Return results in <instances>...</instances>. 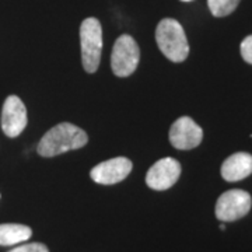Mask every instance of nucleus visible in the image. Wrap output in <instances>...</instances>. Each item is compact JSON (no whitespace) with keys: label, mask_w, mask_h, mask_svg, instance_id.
I'll return each mask as SVG.
<instances>
[{"label":"nucleus","mask_w":252,"mask_h":252,"mask_svg":"<svg viewBox=\"0 0 252 252\" xmlns=\"http://www.w3.org/2000/svg\"><path fill=\"white\" fill-rule=\"evenodd\" d=\"M87 142L89 136L83 129L69 122H62L42 136L36 152L42 157H55L70 150L81 149Z\"/></svg>","instance_id":"obj_1"},{"label":"nucleus","mask_w":252,"mask_h":252,"mask_svg":"<svg viewBox=\"0 0 252 252\" xmlns=\"http://www.w3.org/2000/svg\"><path fill=\"white\" fill-rule=\"evenodd\" d=\"M156 41L164 56L171 62H184L189 55V44L180 21L164 18L156 28Z\"/></svg>","instance_id":"obj_2"},{"label":"nucleus","mask_w":252,"mask_h":252,"mask_svg":"<svg viewBox=\"0 0 252 252\" xmlns=\"http://www.w3.org/2000/svg\"><path fill=\"white\" fill-rule=\"evenodd\" d=\"M81 62L87 73H95L101 62L102 28L97 18H86L80 26Z\"/></svg>","instance_id":"obj_3"},{"label":"nucleus","mask_w":252,"mask_h":252,"mask_svg":"<svg viewBox=\"0 0 252 252\" xmlns=\"http://www.w3.org/2000/svg\"><path fill=\"white\" fill-rule=\"evenodd\" d=\"M140 51L136 41L127 34H124L115 41L111 54V67L118 77H127L137 69Z\"/></svg>","instance_id":"obj_4"},{"label":"nucleus","mask_w":252,"mask_h":252,"mask_svg":"<svg viewBox=\"0 0 252 252\" xmlns=\"http://www.w3.org/2000/svg\"><path fill=\"white\" fill-rule=\"evenodd\" d=\"M252 207L251 195L243 189H230L217 199L215 213L223 221H235L250 213Z\"/></svg>","instance_id":"obj_5"},{"label":"nucleus","mask_w":252,"mask_h":252,"mask_svg":"<svg viewBox=\"0 0 252 252\" xmlns=\"http://www.w3.org/2000/svg\"><path fill=\"white\" fill-rule=\"evenodd\" d=\"M202 127L189 117L178 118L170 129V142L178 150L195 149L202 143Z\"/></svg>","instance_id":"obj_6"},{"label":"nucleus","mask_w":252,"mask_h":252,"mask_svg":"<svg viewBox=\"0 0 252 252\" xmlns=\"http://www.w3.org/2000/svg\"><path fill=\"white\" fill-rule=\"evenodd\" d=\"M181 164L175 158L165 157L154 162L146 174V184L154 190L170 189L180 180Z\"/></svg>","instance_id":"obj_7"},{"label":"nucleus","mask_w":252,"mask_h":252,"mask_svg":"<svg viewBox=\"0 0 252 252\" xmlns=\"http://www.w3.org/2000/svg\"><path fill=\"white\" fill-rule=\"evenodd\" d=\"M27 108L17 95H9L1 109V129L9 137H17L27 126Z\"/></svg>","instance_id":"obj_8"},{"label":"nucleus","mask_w":252,"mask_h":252,"mask_svg":"<svg viewBox=\"0 0 252 252\" xmlns=\"http://www.w3.org/2000/svg\"><path fill=\"white\" fill-rule=\"evenodd\" d=\"M133 164L126 157H115L99 162L91 170L90 175L94 182L101 185H114L124 181L130 174Z\"/></svg>","instance_id":"obj_9"},{"label":"nucleus","mask_w":252,"mask_h":252,"mask_svg":"<svg viewBox=\"0 0 252 252\" xmlns=\"http://www.w3.org/2000/svg\"><path fill=\"white\" fill-rule=\"evenodd\" d=\"M252 174V154L235 153L225 158L221 165V177L228 182L241 181Z\"/></svg>","instance_id":"obj_10"},{"label":"nucleus","mask_w":252,"mask_h":252,"mask_svg":"<svg viewBox=\"0 0 252 252\" xmlns=\"http://www.w3.org/2000/svg\"><path fill=\"white\" fill-rule=\"evenodd\" d=\"M31 235L32 231L28 225L14 224V223L0 224V245L3 247L27 241Z\"/></svg>","instance_id":"obj_11"},{"label":"nucleus","mask_w":252,"mask_h":252,"mask_svg":"<svg viewBox=\"0 0 252 252\" xmlns=\"http://www.w3.org/2000/svg\"><path fill=\"white\" fill-rule=\"evenodd\" d=\"M240 1L241 0H207V6L215 17H225L237 9Z\"/></svg>","instance_id":"obj_12"},{"label":"nucleus","mask_w":252,"mask_h":252,"mask_svg":"<svg viewBox=\"0 0 252 252\" xmlns=\"http://www.w3.org/2000/svg\"><path fill=\"white\" fill-rule=\"evenodd\" d=\"M9 252H49L48 247L41 243H31V244H24V245H20L13 248Z\"/></svg>","instance_id":"obj_13"},{"label":"nucleus","mask_w":252,"mask_h":252,"mask_svg":"<svg viewBox=\"0 0 252 252\" xmlns=\"http://www.w3.org/2000/svg\"><path fill=\"white\" fill-rule=\"evenodd\" d=\"M240 51H241V56H243L244 61L252 64V35L244 38L241 46H240Z\"/></svg>","instance_id":"obj_14"},{"label":"nucleus","mask_w":252,"mask_h":252,"mask_svg":"<svg viewBox=\"0 0 252 252\" xmlns=\"http://www.w3.org/2000/svg\"><path fill=\"white\" fill-rule=\"evenodd\" d=\"M220 228H221V230H224V228H225L224 223H221V224H220Z\"/></svg>","instance_id":"obj_15"},{"label":"nucleus","mask_w":252,"mask_h":252,"mask_svg":"<svg viewBox=\"0 0 252 252\" xmlns=\"http://www.w3.org/2000/svg\"><path fill=\"white\" fill-rule=\"evenodd\" d=\"M182 1H192V0H182Z\"/></svg>","instance_id":"obj_16"}]
</instances>
